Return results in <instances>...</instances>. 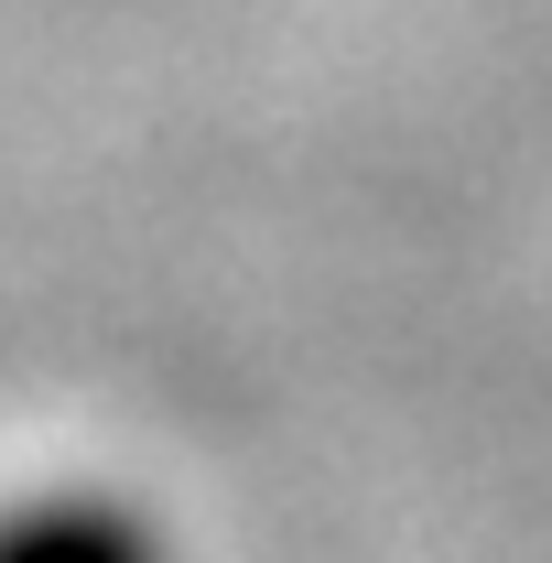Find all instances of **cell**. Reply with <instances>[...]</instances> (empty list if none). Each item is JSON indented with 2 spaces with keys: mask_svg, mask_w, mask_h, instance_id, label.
Instances as JSON below:
<instances>
[{
  "mask_svg": "<svg viewBox=\"0 0 552 563\" xmlns=\"http://www.w3.org/2000/svg\"><path fill=\"white\" fill-rule=\"evenodd\" d=\"M0 563H174V542L120 488H22L0 498Z\"/></svg>",
  "mask_w": 552,
  "mask_h": 563,
  "instance_id": "1",
  "label": "cell"
}]
</instances>
